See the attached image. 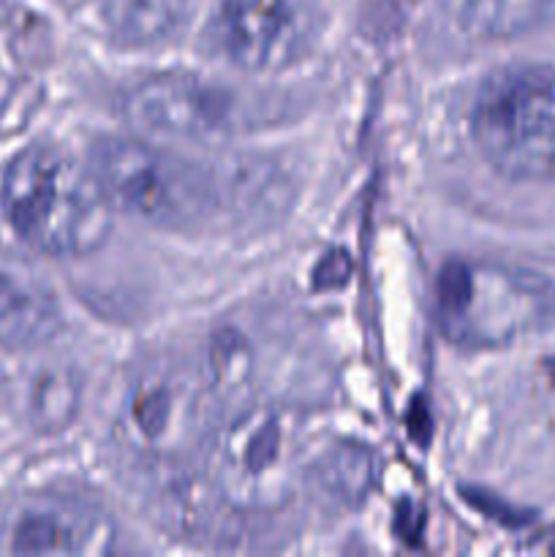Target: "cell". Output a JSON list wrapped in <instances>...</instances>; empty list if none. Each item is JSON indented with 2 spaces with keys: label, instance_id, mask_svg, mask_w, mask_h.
Here are the masks:
<instances>
[{
  "label": "cell",
  "instance_id": "obj_1",
  "mask_svg": "<svg viewBox=\"0 0 555 557\" xmlns=\"http://www.w3.org/2000/svg\"><path fill=\"white\" fill-rule=\"evenodd\" d=\"M0 205L16 237L47 256H85L112 232V201L96 172L52 145L16 152L3 172Z\"/></svg>",
  "mask_w": 555,
  "mask_h": 557
},
{
  "label": "cell",
  "instance_id": "obj_2",
  "mask_svg": "<svg viewBox=\"0 0 555 557\" xmlns=\"http://www.w3.org/2000/svg\"><path fill=\"white\" fill-rule=\"evenodd\" d=\"M207 487L234 515L283 509L308 476L297 413L281 406H250L212 428L201 446Z\"/></svg>",
  "mask_w": 555,
  "mask_h": 557
},
{
  "label": "cell",
  "instance_id": "obj_3",
  "mask_svg": "<svg viewBox=\"0 0 555 557\" xmlns=\"http://www.w3.org/2000/svg\"><path fill=\"white\" fill-rule=\"evenodd\" d=\"M471 136L490 166L520 183H555V69L511 65L477 90Z\"/></svg>",
  "mask_w": 555,
  "mask_h": 557
},
{
  "label": "cell",
  "instance_id": "obj_4",
  "mask_svg": "<svg viewBox=\"0 0 555 557\" xmlns=\"http://www.w3.org/2000/svg\"><path fill=\"white\" fill-rule=\"evenodd\" d=\"M439 321L462 346H506L553 324L555 288L536 272L449 261L439 277Z\"/></svg>",
  "mask_w": 555,
  "mask_h": 557
},
{
  "label": "cell",
  "instance_id": "obj_5",
  "mask_svg": "<svg viewBox=\"0 0 555 557\" xmlns=\"http://www.w3.org/2000/svg\"><path fill=\"white\" fill-rule=\"evenodd\" d=\"M90 169L112 207L152 226H196L218 207V185L207 169L147 141H98Z\"/></svg>",
  "mask_w": 555,
  "mask_h": 557
},
{
  "label": "cell",
  "instance_id": "obj_6",
  "mask_svg": "<svg viewBox=\"0 0 555 557\" xmlns=\"http://www.w3.org/2000/svg\"><path fill=\"white\" fill-rule=\"evenodd\" d=\"M118 433L150 466H174L207 435V384L185 368H150L128 386Z\"/></svg>",
  "mask_w": 555,
  "mask_h": 557
},
{
  "label": "cell",
  "instance_id": "obj_7",
  "mask_svg": "<svg viewBox=\"0 0 555 557\" xmlns=\"http://www.w3.org/2000/svg\"><path fill=\"white\" fill-rule=\"evenodd\" d=\"M125 117L139 134L156 139L207 141L237 131L243 101L210 79L190 74H163L131 87Z\"/></svg>",
  "mask_w": 555,
  "mask_h": 557
},
{
  "label": "cell",
  "instance_id": "obj_8",
  "mask_svg": "<svg viewBox=\"0 0 555 557\" xmlns=\"http://www.w3.org/2000/svg\"><path fill=\"white\" fill-rule=\"evenodd\" d=\"M313 20L303 0H221L207 38L243 71H278L308 49Z\"/></svg>",
  "mask_w": 555,
  "mask_h": 557
},
{
  "label": "cell",
  "instance_id": "obj_9",
  "mask_svg": "<svg viewBox=\"0 0 555 557\" xmlns=\"http://www.w3.org/2000/svg\"><path fill=\"white\" fill-rule=\"evenodd\" d=\"M112 547L107 517L74 500H41L11 528V553L20 555H103Z\"/></svg>",
  "mask_w": 555,
  "mask_h": 557
},
{
  "label": "cell",
  "instance_id": "obj_10",
  "mask_svg": "<svg viewBox=\"0 0 555 557\" xmlns=\"http://www.w3.org/2000/svg\"><path fill=\"white\" fill-rule=\"evenodd\" d=\"M60 326L63 310L47 277L20 256L0 253V343L36 348L52 341Z\"/></svg>",
  "mask_w": 555,
  "mask_h": 557
},
{
  "label": "cell",
  "instance_id": "obj_11",
  "mask_svg": "<svg viewBox=\"0 0 555 557\" xmlns=\"http://www.w3.org/2000/svg\"><path fill=\"white\" fill-rule=\"evenodd\" d=\"M460 30L477 38H511L542 25L555 0H441Z\"/></svg>",
  "mask_w": 555,
  "mask_h": 557
},
{
  "label": "cell",
  "instance_id": "obj_12",
  "mask_svg": "<svg viewBox=\"0 0 555 557\" xmlns=\"http://www.w3.org/2000/svg\"><path fill=\"white\" fill-rule=\"evenodd\" d=\"M308 476H313L321 493L335 498L337 504L357 506L368 498L379 476V466L362 446H335L308 468Z\"/></svg>",
  "mask_w": 555,
  "mask_h": 557
},
{
  "label": "cell",
  "instance_id": "obj_13",
  "mask_svg": "<svg viewBox=\"0 0 555 557\" xmlns=\"http://www.w3.org/2000/svg\"><path fill=\"white\" fill-rule=\"evenodd\" d=\"M188 0H107V22L131 44H156L185 20Z\"/></svg>",
  "mask_w": 555,
  "mask_h": 557
},
{
  "label": "cell",
  "instance_id": "obj_14",
  "mask_svg": "<svg viewBox=\"0 0 555 557\" xmlns=\"http://www.w3.org/2000/svg\"><path fill=\"white\" fill-rule=\"evenodd\" d=\"M82 384L69 368H44L30 381L27 395V413L36 430H63L79 411Z\"/></svg>",
  "mask_w": 555,
  "mask_h": 557
},
{
  "label": "cell",
  "instance_id": "obj_15",
  "mask_svg": "<svg viewBox=\"0 0 555 557\" xmlns=\"http://www.w3.org/2000/svg\"><path fill=\"white\" fill-rule=\"evenodd\" d=\"M36 107V92L25 79L0 69V136L20 131Z\"/></svg>",
  "mask_w": 555,
  "mask_h": 557
},
{
  "label": "cell",
  "instance_id": "obj_16",
  "mask_svg": "<svg viewBox=\"0 0 555 557\" xmlns=\"http://www.w3.org/2000/svg\"><path fill=\"white\" fill-rule=\"evenodd\" d=\"M547 370H550V375H553V381H555V359H547Z\"/></svg>",
  "mask_w": 555,
  "mask_h": 557
}]
</instances>
